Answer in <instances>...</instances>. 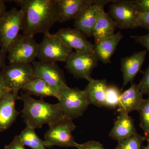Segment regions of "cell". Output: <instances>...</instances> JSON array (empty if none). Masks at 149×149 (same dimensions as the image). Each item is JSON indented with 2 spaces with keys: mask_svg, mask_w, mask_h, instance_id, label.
Here are the masks:
<instances>
[{
  "mask_svg": "<svg viewBox=\"0 0 149 149\" xmlns=\"http://www.w3.org/2000/svg\"><path fill=\"white\" fill-rule=\"evenodd\" d=\"M24 13L23 35L34 36L38 33H50L54 24L58 22L56 0H14Z\"/></svg>",
  "mask_w": 149,
  "mask_h": 149,
  "instance_id": "6da1fadb",
  "label": "cell"
},
{
  "mask_svg": "<svg viewBox=\"0 0 149 149\" xmlns=\"http://www.w3.org/2000/svg\"><path fill=\"white\" fill-rule=\"evenodd\" d=\"M18 100L23 104L22 117L26 126L37 129L45 124L49 126L63 119L65 116L58 103L50 104L43 98L37 100L26 93L21 92Z\"/></svg>",
  "mask_w": 149,
  "mask_h": 149,
  "instance_id": "7a4b0ae2",
  "label": "cell"
},
{
  "mask_svg": "<svg viewBox=\"0 0 149 149\" xmlns=\"http://www.w3.org/2000/svg\"><path fill=\"white\" fill-rule=\"evenodd\" d=\"M57 99L65 115L72 120L83 116L91 104L85 90L70 88L67 84L61 86Z\"/></svg>",
  "mask_w": 149,
  "mask_h": 149,
  "instance_id": "3957f363",
  "label": "cell"
},
{
  "mask_svg": "<svg viewBox=\"0 0 149 149\" xmlns=\"http://www.w3.org/2000/svg\"><path fill=\"white\" fill-rule=\"evenodd\" d=\"M75 128L76 125L72 119L66 116L60 121L49 126L44 136L46 148H51L57 146L78 148L81 144L75 142L72 133Z\"/></svg>",
  "mask_w": 149,
  "mask_h": 149,
  "instance_id": "277c9868",
  "label": "cell"
},
{
  "mask_svg": "<svg viewBox=\"0 0 149 149\" xmlns=\"http://www.w3.org/2000/svg\"><path fill=\"white\" fill-rule=\"evenodd\" d=\"M23 18L22 10L13 8L0 18L1 51L7 53L10 45L22 30Z\"/></svg>",
  "mask_w": 149,
  "mask_h": 149,
  "instance_id": "5b68a950",
  "label": "cell"
},
{
  "mask_svg": "<svg viewBox=\"0 0 149 149\" xmlns=\"http://www.w3.org/2000/svg\"><path fill=\"white\" fill-rule=\"evenodd\" d=\"M38 47L34 37L19 34L9 48V63L32 64L37 58Z\"/></svg>",
  "mask_w": 149,
  "mask_h": 149,
  "instance_id": "8992f818",
  "label": "cell"
},
{
  "mask_svg": "<svg viewBox=\"0 0 149 149\" xmlns=\"http://www.w3.org/2000/svg\"><path fill=\"white\" fill-rule=\"evenodd\" d=\"M98 61L94 52H72L65 61V68L75 78L89 81Z\"/></svg>",
  "mask_w": 149,
  "mask_h": 149,
  "instance_id": "52a82bcc",
  "label": "cell"
},
{
  "mask_svg": "<svg viewBox=\"0 0 149 149\" xmlns=\"http://www.w3.org/2000/svg\"><path fill=\"white\" fill-rule=\"evenodd\" d=\"M72 51L62 40L50 33L44 35L39 44L37 58L40 61L65 62Z\"/></svg>",
  "mask_w": 149,
  "mask_h": 149,
  "instance_id": "ba28073f",
  "label": "cell"
},
{
  "mask_svg": "<svg viewBox=\"0 0 149 149\" xmlns=\"http://www.w3.org/2000/svg\"><path fill=\"white\" fill-rule=\"evenodd\" d=\"M4 83L11 91L19 92L34 79L32 64L9 63L1 70Z\"/></svg>",
  "mask_w": 149,
  "mask_h": 149,
  "instance_id": "9c48e42d",
  "label": "cell"
},
{
  "mask_svg": "<svg viewBox=\"0 0 149 149\" xmlns=\"http://www.w3.org/2000/svg\"><path fill=\"white\" fill-rule=\"evenodd\" d=\"M138 13L133 0H113L108 12L116 27L120 29L138 28Z\"/></svg>",
  "mask_w": 149,
  "mask_h": 149,
  "instance_id": "30bf717a",
  "label": "cell"
},
{
  "mask_svg": "<svg viewBox=\"0 0 149 149\" xmlns=\"http://www.w3.org/2000/svg\"><path fill=\"white\" fill-rule=\"evenodd\" d=\"M32 64L34 78L45 81L58 93L61 86L66 84L64 72L56 63L39 61Z\"/></svg>",
  "mask_w": 149,
  "mask_h": 149,
  "instance_id": "8fae6325",
  "label": "cell"
},
{
  "mask_svg": "<svg viewBox=\"0 0 149 149\" xmlns=\"http://www.w3.org/2000/svg\"><path fill=\"white\" fill-rule=\"evenodd\" d=\"M113 0H94L74 19L75 29L82 32L86 37L93 36L96 21L104 7Z\"/></svg>",
  "mask_w": 149,
  "mask_h": 149,
  "instance_id": "7c38bea8",
  "label": "cell"
},
{
  "mask_svg": "<svg viewBox=\"0 0 149 149\" xmlns=\"http://www.w3.org/2000/svg\"><path fill=\"white\" fill-rule=\"evenodd\" d=\"M76 52H94V45L82 32L75 28H64L53 34Z\"/></svg>",
  "mask_w": 149,
  "mask_h": 149,
  "instance_id": "4fadbf2b",
  "label": "cell"
},
{
  "mask_svg": "<svg viewBox=\"0 0 149 149\" xmlns=\"http://www.w3.org/2000/svg\"><path fill=\"white\" fill-rule=\"evenodd\" d=\"M18 94V92L12 91L0 100V132L8 129L21 113L15 107Z\"/></svg>",
  "mask_w": 149,
  "mask_h": 149,
  "instance_id": "5bb4252c",
  "label": "cell"
},
{
  "mask_svg": "<svg viewBox=\"0 0 149 149\" xmlns=\"http://www.w3.org/2000/svg\"><path fill=\"white\" fill-rule=\"evenodd\" d=\"M147 52L146 50L136 52L129 56L121 58L123 87L132 82L140 72L145 61Z\"/></svg>",
  "mask_w": 149,
  "mask_h": 149,
  "instance_id": "9a60e30c",
  "label": "cell"
},
{
  "mask_svg": "<svg viewBox=\"0 0 149 149\" xmlns=\"http://www.w3.org/2000/svg\"><path fill=\"white\" fill-rule=\"evenodd\" d=\"M94 0H56L58 22L63 23L74 19Z\"/></svg>",
  "mask_w": 149,
  "mask_h": 149,
  "instance_id": "2e32d148",
  "label": "cell"
},
{
  "mask_svg": "<svg viewBox=\"0 0 149 149\" xmlns=\"http://www.w3.org/2000/svg\"><path fill=\"white\" fill-rule=\"evenodd\" d=\"M123 38L122 33L118 32L109 37L95 42L94 52L99 61L104 63H111L112 56Z\"/></svg>",
  "mask_w": 149,
  "mask_h": 149,
  "instance_id": "e0dca14e",
  "label": "cell"
},
{
  "mask_svg": "<svg viewBox=\"0 0 149 149\" xmlns=\"http://www.w3.org/2000/svg\"><path fill=\"white\" fill-rule=\"evenodd\" d=\"M144 100L139 85L132 83L130 88L121 93L118 111L129 113L134 111H138Z\"/></svg>",
  "mask_w": 149,
  "mask_h": 149,
  "instance_id": "ac0fdd59",
  "label": "cell"
},
{
  "mask_svg": "<svg viewBox=\"0 0 149 149\" xmlns=\"http://www.w3.org/2000/svg\"><path fill=\"white\" fill-rule=\"evenodd\" d=\"M128 114L123 112H118L114 126L109 133L111 139L118 141L137 133L134 120Z\"/></svg>",
  "mask_w": 149,
  "mask_h": 149,
  "instance_id": "d6986e66",
  "label": "cell"
},
{
  "mask_svg": "<svg viewBox=\"0 0 149 149\" xmlns=\"http://www.w3.org/2000/svg\"><path fill=\"white\" fill-rule=\"evenodd\" d=\"M107 87L105 79L95 80L92 78L88 81L85 91L91 104L100 107H104Z\"/></svg>",
  "mask_w": 149,
  "mask_h": 149,
  "instance_id": "ffe728a7",
  "label": "cell"
},
{
  "mask_svg": "<svg viewBox=\"0 0 149 149\" xmlns=\"http://www.w3.org/2000/svg\"><path fill=\"white\" fill-rule=\"evenodd\" d=\"M116 28L114 21L104 9L100 14L93 29V36L95 42L113 35Z\"/></svg>",
  "mask_w": 149,
  "mask_h": 149,
  "instance_id": "44dd1931",
  "label": "cell"
},
{
  "mask_svg": "<svg viewBox=\"0 0 149 149\" xmlns=\"http://www.w3.org/2000/svg\"><path fill=\"white\" fill-rule=\"evenodd\" d=\"M22 90L31 96H37L41 98L52 97L58 99V93L54 88L45 81L37 78H34Z\"/></svg>",
  "mask_w": 149,
  "mask_h": 149,
  "instance_id": "7402d4cb",
  "label": "cell"
},
{
  "mask_svg": "<svg viewBox=\"0 0 149 149\" xmlns=\"http://www.w3.org/2000/svg\"><path fill=\"white\" fill-rule=\"evenodd\" d=\"M24 146L32 149H47L45 141L37 136L35 129L26 126L19 134Z\"/></svg>",
  "mask_w": 149,
  "mask_h": 149,
  "instance_id": "603a6c76",
  "label": "cell"
},
{
  "mask_svg": "<svg viewBox=\"0 0 149 149\" xmlns=\"http://www.w3.org/2000/svg\"><path fill=\"white\" fill-rule=\"evenodd\" d=\"M145 138L138 133L128 139L118 141L115 149H144L143 142Z\"/></svg>",
  "mask_w": 149,
  "mask_h": 149,
  "instance_id": "cb8c5ba5",
  "label": "cell"
},
{
  "mask_svg": "<svg viewBox=\"0 0 149 149\" xmlns=\"http://www.w3.org/2000/svg\"><path fill=\"white\" fill-rule=\"evenodd\" d=\"M121 92L114 85H108L106 94L105 107L109 109H115L118 107Z\"/></svg>",
  "mask_w": 149,
  "mask_h": 149,
  "instance_id": "d4e9b609",
  "label": "cell"
},
{
  "mask_svg": "<svg viewBox=\"0 0 149 149\" xmlns=\"http://www.w3.org/2000/svg\"><path fill=\"white\" fill-rule=\"evenodd\" d=\"M138 112L140 115V126L145 133V139L149 135V97L144 100Z\"/></svg>",
  "mask_w": 149,
  "mask_h": 149,
  "instance_id": "484cf974",
  "label": "cell"
},
{
  "mask_svg": "<svg viewBox=\"0 0 149 149\" xmlns=\"http://www.w3.org/2000/svg\"><path fill=\"white\" fill-rule=\"evenodd\" d=\"M138 85L143 95L149 96V65L143 72V77Z\"/></svg>",
  "mask_w": 149,
  "mask_h": 149,
  "instance_id": "4316f807",
  "label": "cell"
},
{
  "mask_svg": "<svg viewBox=\"0 0 149 149\" xmlns=\"http://www.w3.org/2000/svg\"><path fill=\"white\" fill-rule=\"evenodd\" d=\"M137 25L149 31V12L139 13L137 19Z\"/></svg>",
  "mask_w": 149,
  "mask_h": 149,
  "instance_id": "83f0119b",
  "label": "cell"
},
{
  "mask_svg": "<svg viewBox=\"0 0 149 149\" xmlns=\"http://www.w3.org/2000/svg\"><path fill=\"white\" fill-rule=\"evenodd\" d=\"M136 42L140 44L146 48L149 52V32L147 34L143 35H134L130 36Z\"/></svg>",
  "mask_w": 149,
  "mask_h": 149,
  "instance_id": "f1b7e54d",
  "label": "cell"
},
{
  "mask_svg": "<svg viewBox=\"0 0 149 149\" xmlns=\"http://www.w3.org/2000/svg\"><path fill=\"white\" fill-rule=\"evenodd\" d=\"M5 149H26L25 148L19 135L14 138L13 141L8 145H6Z\"/></svg>",
  "mask_w": 149,
  "mask_h": 149,
  "instance_id": "f546056e",
  "label": "cell"
},
{
  "mask_svg": "<svg viewBox=\"0 0 149 149\" xmlns=\"http://www.w3.org/2000/svg\"><path fill=\"white\" fill-rule=\"evenodd\" d=\"M139 13L149 12V0H133Z\"/></svg>",
  "mask_w": 149,
  "mask_h": 149,
  "instance_id": "4dcf8cb0",
  "label": "cell"
},
{
  "mask_svg": "<svg viewBox=\"0 0 149 149\" xmlns=\"http://www.w3.org/2000/svg\"><path fill=\"white\" fill-rule=\"evenodd\" d=\"M77 149H105L102 144L97 141H91L81 144Z\"/></svg>",
  "mask_w": 149,
  "mask_h": 149,
  "instance_id": "1f68e13d",
  "label": "cell"
},
{
  "mask_svg": "<svg viewBox=\"0 0 149 149\" xmlns=\"http://www.w3.org/2000/svg\"><path fill=\"white\" fill-rule=\"evenodd\" d=\"M11 91H12L8 88L4 83L0 71V100L6 96Z\"/></svg>",
  "mask_w": 149,
  "mask_h": 149,
  "instance_id": "d6a6232c",
  "label": "cell"
},
{
  "mask_svg": "<svg viewBox=\"0 0 149 149\" xmlns=\"http://www.w3.org/2000/svg\"><path fill=\"white\" fill-rule=\"evenodd\" d=\"M6 1L0 0V18L6 13V6L5 2Z\"/></svg>",
  "mask_w": 149,
  "mask_h": 149,
  "instance_id": "836d02e7",
  "label": "cell"
},
{
  "mask_svg": "<svg viewBox=\"0 0 149 149\" xmlns=\"http://www.w3.org/2000/svg\"><path fill=\"white\" fill-rule=\"evenodd\" d=\"M6 58V54L0 51V68H2L6 65L5 61Z\"/></svg>",
  "mask_w": 149,
  "mask_h": 149,
  "instance_id": "e575fe53",
  "label": "cell"
},
{
  "mask_svg": "<svg viewBox=\"0 0 149 149\" xmlns=\"http://www.w3.org/2000/svg\"><path fill=\"white\" fill-rule=\"evenodd\" d=\"M148 141V145L144 147V149H149V139L147 140Z\"/></svg>",
  "mask_w": 149,
  "mask_h": 149,
  "instance_id": "d590c367",
  "label": "cell"
},
{
  "mask_svg": "<svg viewBox=\"0 0 149 149\" xmlns=\"http://www.w3.org/2000/svg\"><path fill=\"white\" fill-rule=\"evenodd\" d=\"M148 139H149V136H148V137H147V138H146V140H148Z\"/></svg>",
  "mask_w": 149,
  "mask_h": 149,
  "instance_id": "8d00e7d4",
  "label": "cell"
}]
</instances>
